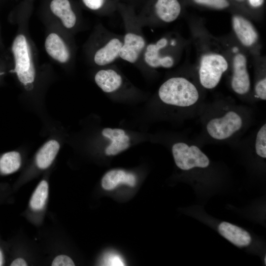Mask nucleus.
<instances>
[{
    "mask_svg": "<svg viewBox=\"0 0 266 266\" xmlns=\"http://www.w3.org/2000/svg\"><path fill=\"white\" fill-rule=\"evenodd\" d=\"M196 3L216 9H224L230 4L227 0H194Z\"/></svg>",
    "mask_w": 266,
    "mask_h": 266,
    "instance_id": "22",
    "label": "nucleus"
},
{
    "mask_svg": "<svg viewBox=\"0 0 266 266\" xmlns=\"http://www.w3.org/2000/svg\"><path fill=\"white\" fill-rule=\"evenodd\" d=\"M101 133L111 140V143L105 150L106 155H117L130 147L129 136L126 133H118L116 129L105 128L102 131Z\"/></svg>",
    "mask_w": 266,
    "mask_h": 266,
    "instance_id": "15",
    "label": "nucleus"
},
{
    "mask_svg": "<svg viewBox=\"0 0 266 266\" xmlns=\"http://www.w3.org/2000/svg\"><path fill=\"white\" fill-rule=\"evenodd\" d=\"M233 51L234 53H236L238 51V48L236 47H234L233 49Z\"/></svg>",
    "mask_w": 266,
    "mask_h": 266,
    "instance_id": "29",
    "label": "nucleus"
},
{
    "mask_svg": "<svg viewBox=\"0 0 266 266\" xmlns=\"http://www.w3.org/2000/svg\"><path fill=\"white\" fill-rule=\"evenodd\" d=\"M155 10L161 20L169 23L175 20L179 15L181 5L178 0H157Z\"/></svg>",
    "mask_w": 266,
    "mask_h": 266,
    "instance_id": "17",
    "label": "nucleus"
},
{
    "mask_svg": "<svg viewBox=\"0 0 266 266\" xmlns=\"http://www.w3.org/2000/svg\"><path fill=\"white\" fill-rule=\"evenodd\" d=\"M250 5L254 7H258L261 6L264 0H248Z\"/></svg>",
    "mask_w": 266,
    "mask_h": 266,
    "instance_id": "27",
    "label": "nucleus"
},
{
    "mask_svg": "<svg viewBox=\"0 0 266 266\" xmlns=\"http://www.w3.org/2000/svg\"><path fill=\"white\" fill-rule=\"evenodd\" d=\"M257 96L263 100L266 99V78H263L257 82L255 86Z\"/></svg>",
    "mask_w": 266,
    "mask_h": 266,
    "instance_id": "25",
    "label": "nucleus"
},
{
    "mask_svg": "<svg viewBox=\"0 0 266 266\" xmlns=\"http://www.w3.org/2000/svg\"><path fill=\"white\" fill-rule=\"evenodd\" d=\"M172 152L176 166L182 170L205 168L209 165L208 157L195 145L178 142L172 146Z\"/></svg>",
    "mask_w": 266,
    "mask_h": 266,
    "instance_id": "4",
    "label": "nucleus"
},
{
    "mask_svg": "<svg viewBox=\"0 0 266 266\" xmlns=\"http://www.w3.org/2000/svg\"><path fill=\"white\" fill-rule=\"evenodd\" d=\"M218 231L224 237L238 247L247 246L251 242V236L247 232L228 222L221 223Z\"/></svg>",
    "mask_w": 266,
    "mask_h": 266,
    "instance_id": "11",
    "label": "nucleus"
},
{
    "mask_svg": "<svg viewBox=\"0 0 266 266\" xmlns=\"http://www.w3.org/2000/svg\"><path fill=\"white\" fill-rule=\"evenodd\" d=\"M171 45L174 46L175 45V41H172L171 42Z\"/></svg>",
    "mask_w": 266,
    "mask_h": 266,
    "instance_id": "30",
    "label": "nucleus"
},
{
    "mask_svg": "<svg viewBox=\"0 0 266 266\" xmlns=\"http://www.w3.org/2000/svg\"><path fill=\"white\" fill-rule=\"evenodd\" d=\"M232 23L237 38L243 45L250 46L256 42L258 33L250 21L241 16L234 15Z\"/></svg>",
    "mask_w": 266,
    "mask_h": 266,
    "instance_id": "10",
    "label": "nucleus"
},
{
    "mask_svg": "<svg viewBox=\"0 0 266 266\" xmlns=\"http://www.w3.org/2000/svg\"><path fill=\"white\" fill-rule=\"evenodd\" d=\"M50 12L62 22L66 29H71L76 22V16L69 0H51Z\"/></svg>",
    "mask_w": 266,
    "mask_h": 266,
    "instance_id": "9",
    "label": "nucleus"
},
{
    "mask_svg": "<svg viewBox=\"0 0 266 266\" xmlns=\"http://www.w3.org/2000/svg\"><path fill=\"white\" fill-rule=\"evenodd\" d=\"M45 48L47 54L55 61L62 64L68 62L70 52L63 39L58 34L52 33L46 38Z\"/></svg>",
    "mask_w": 266,
    "mask_h": 266,
    "instance_id": "8",
    "label": "nucleus"
},
{
    "mask_svg": "<svg viewBox=\"0 0 266 266\" xmlns=\"http://www.w3.org/2000/svg\"><path fill=\"white\" fill-rule=\"evenodd\" d=\"M255 149L257 154L266 158V125L265 124L259 130L256 138Z\"/></svg>",
    "mask_w": 266,
    "mask_h": 266,
    "instance_id": "21",
    "label": "nucleus"
},
{
    "mask_svg": "<svg viewBox=\"0 0 266 266\" xmlns=\"http://www.w3.org/2000/svg\"><path fill=\"white\" fill-rule=\"evenodd\" d=\"M134 174L122 169H113L105 174L101 179V186L106 190H111L120 184L133 187L135 185Z\"/></svg>",
    "mask_w": 266,
    "mask_h": 266,
    "instance_id": "12",
    "label": "nucleus"
},
{
    "mask_svg": "<svg viewBox=\"0 0 266 266\" xmlns=\"http://www.w3.org/2000/svg\"><path fill=\"white\" fill-rule=\"evenodd\" d=\"M21 163V156L18 152L5 153L0 158V172L5 175L13 173L20 168Z\"/></svg>",
    "mask_w": 266,
    "mask_h": 266,
    "instance_id": "20",
    "label": "nucleus"
},
{
    "mask_svg": "<svg viewBox=\"0 0 266 266\" xmlns=\"http://www.w3.org/2000/svg\"><path fill=\"white\" fill-rule=\"evenodd\" d=\"M27 265V262L22 258H17L15 259L12 261L10 264L11 266H25Z\"/></svg>",
    "mask_w": 266,
    "mask_h": 266,
    "instance_id": "26",
    "label": "nucleus"
},
{
    "mask_svg": "<svg viewBox=\"0 0 266 266\" xmlns=\"http://www.w3.org/2000/svg\"><path fill=\"white\" fill-rule=\"evenodd\" d=\"M161 49L156 43L149 44L144 55V61L152 67H171L173 65V59L169 56L161 57L159 54Z\"/></svg>",
    "mask_w": 266,
    "mask_h": 266,
    "instance_id": "18",
    "label": "nucleus"
},
{
    "mask_svg": "<svg viewBox=\"0 0 266 266\" xmlns=\"http://www.w3.org/2000/svg\"><path fill=\"white\" fill-rule=\"evenodd\" d=\"M246 62V57L242 54H236L233 60L231 85L233 90L239 95L247 93L250 89V81Z\"/></svg>",
    "mask_w": 266,
    "mask_h": 266,
    "instance_id": "6",
    "label": "nucleus"
},
{
    "mask_svg": "<svg viewBox=\"0 0 266 266\" xmlns=\"http://www.w3.org/2000/svg\"><path fill=\"white\" fill-rule=\"evenodd\" d=\"M97 85L104 92L111 93L117 90L121 85L122 77L113 69H102L95 76Z\"/></svg>",
    "mask_w": 266,
    "mask_h": 266,
    "instance_id": "16",
    "label": "nucleus"
},
{
    "mask_svg": "<svg viewBox=\"0 0 266 266\" xmlns=\"http://www.w3.org/2000/svg\"><path fill=\"white\" fill-rule=\"evenodd\" d=\"M228 67V63L223 56L216 54L203 55L201 59L199 69L200 84L206 89L215 88Z\"/></svg>",
    "mask_w": 266,
    "mask_h": 266,
    "instance_id": "3",
    "label": "nucleus"
},
{
    "mask_svg": "<svg viewBox=\"0 0 266 266\" xmlns=\"http://www.w3.org/2000/svg\"><path fill=\"white\" fill-rule=\"evenodd\" d=\"M242 125L241 117L235 112L230 111L221 118L210 120L207 124L206 130L213 138L224 140L239 130Z\"/></svg>",
    "mask_w": 266,
    "mask_h": 266,
    "instance_id": "5",
    "label": "nucleus"
},
{
    "mask_svg": "<svg viewBox=\"0 0 266 266\" xmlns=\"http://www.w3.org/2000/svg\"><path fill=\"white\" fill-rule=\"evenodd\" d=\"M53 266H73L74 263L71 258L66 255L61 254L55 257L51 263Z\"/></svg>",
    "mask_w": 266,
    "mask_h": 266,
    "instance_id": "23",
    "label": "nucleus"
},
{
    "mask_svg": "<svg viewBox=\"0 0 266 266\" xmlns=\"http://www.w3.org/2000/svg\"><path fill=\"white\" fill-rule=\"evenodd\" d=\"M60 148L58 141L51 139L45 143L38 151L35 158L36 166L40 169L48 168L53 163Z\"/></svg>",
    "mask_w": 266,
    "mask_h": 266,
    "instance_id": "13",
    "label": "nucleus"
},
{
    "mask_svg": "<svg viewBox=\"0 0 266 266\" xmlns=\"http://www.w3.org/2000/svg\"><path fill=\"white\" fill-rule=\"evenodd\" d=\"M158 94L164 103L180 107H187L198 101L199 95L195 86L183 77H172L160 87Z\"/></svg>",
    "mask_w": 266,
    "mask_h": 266,
    "instance_id": "1",
    "label": "nucleus"
},
{
    "mask_svg": "<svg viewBox=\"0 0 266 266\" xmlns=\"http://www.w3.org/2000/svg\"><path fill=\"white\" fill-rule=\"evenodd\" d=\"M145 45V40L141 36L133 33H128L125 35L119 56L129 63H134L138 60Z\"/></svg>",
    "mask_w": 266,
    "mask_h": 266,
    "instance_id": "7",
    "label": "nucleus"
},
{
    "mask_svg": "<svg viewBox=\"0 0 266 266\" xmlns=\"http://www.w3.org/2000/svg\"><path fill=\"white\" fill-rule=\"evenodd\" d=\"M49 196V185L47 181L42 180L33 193L29 201L30 208L33 211H40L45 206Z\"/></svg>",
    "mask_w": 266,
    "mask_h": 266,
    "instance_id": "19",
    "label": "nucleus"
},
{
    "mask_svg": "<svg viewBox=\"0 0 266 266\" xmlns=\"http://www.w3.org/2000/svg\"><path fill=\"white\" fill-rule=\"evenodd\" d=\"M122 45L118 38L110 39L96 51L94 57L95 63L99 66H104L113 62L119 56Z\"/></svg>",
    "mask_w": 266,
    "mask_h": 266,
    "instance_id": "14",
    "label": "nucleus"
},
{
    "mask_svg": "<svg viewBox=\"0 0 266 266\" xmlns=\"http://www.w3.org/2000/svg\"><path fill=\"white\" fill-rule=\"evenodd\" d=\"M12 51L15 63L14 72L25 88L30 90L35 80V69L29 43L24 34H18L15 38Z\"/></svg>",
    "mask_w": 266,
    "mask_h": 266,
    "instance_id": "2",
    "label": "nucleus"
},
{
    "mask_svg": "<svg viewBox=\"0 0 266 266\" xmlns=\"http://www.w3.org/2000/svg\"><path fill=\"white\" fill-rule=\"evenodd\" d=\"M265 263L266 264V257L265 258Z\"/></svg>",
    "mask_w": 266,
    "mask_h": 266,
    "instance_id": "31",
    "label": "nucleus"
},
{
    "mask_svg": "<svg viewBox=\"0 0 266 266\" xmlns=\"http://www.w3.org/2000/svg\"><path fill=\"white\" fill-rule=\"evenodd\" d=\"M3 263V256L1 249H0V266H2Z\"/></svg>",
    "mask_w": 266,
    "mask_h": 266,
    "instance_id": "28",
    "label": "nucleus"
},
{
    "mask_svg": "<svg viewBox=\"0 0 266 266\" xmlns=\"http://www.w3.org/2000/svg\"><path fill=\"white\" fill-rule=\"evenodd\" d=\"M106 0H81L83 4L89 9L96 11L102 8Z\"/></svg>",
    "mask_w": 266,
    "mask_h": 266,
    "instance_id": "24",
    "label": "nucleus"
}]
</instances>
